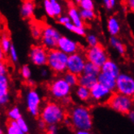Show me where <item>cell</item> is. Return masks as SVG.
Masks as SVG:
<instances>
[{
  "instance_id": "1",
  "label": "cell",
  "mask_w": 134,
  "mask_h": 134,
  "mask_svg": "<svg viewBox=\"0 0 134 134\" xmlns=\"http://www.w3.org/2000/svg\"><path fill=\"white\" fill-rule=\"evenodd\" d=\"M68 117L71 121V126L76 130L91 131L93 126V116L89 107L78 105L70 109Z\"/></svg>"
},
{
  "instance_id": "2",
  "label": "cell",
  "mask_w": 134,
  "mask_h": 134,
  "mask_svg": "<svg viewBox=\"0 0 134 134\" xmlns=\"http://www.w3.org/2000/svg\"><path fill=\"white\" fill-rule=\"evenodd\" d=\"M39 116L47 125H50L63 123L68 115L62 104L57 102H49L43 107Z\"/></svg>"
},
{
  "instance_id": "3",
  "label": "cell",
  "mask_w": 134,
  "mask_h": 134,
  "mask_svg": "<svg viewBox=\"0 0 134 134\" xmlns=\"http://www.w3.org/2000/svg\"><path fill=\"white\" fill-rule=\"evenodd\" d=\"M68 54L58 48L49 50L47 66L55 74H64L67 72Z\"/></svg>"
},
{
  "instance_id": "4",
  "label": "cell",
  "mask_w": 134,
  "mask_h": 134,
  "mask_svg": "<svg viewBox=\"0 0 134 134\" xmlns=\"http://www.w3.org/2000/svg\"><path fill=\"white\" fill-rule=\"evenodd\" d=\"M107 105L118 113L128 115L133 108L134 102L132 97L114 91L111 98L107 101Z\"/></svg>"
},
{
  "instance_id": "5",
  "label": "cell",
  "mask_w": 134,
  "mask_h": 134,
  "mask_svg": "<svg viewBox=\"0 0 134 134\" xmlns=\"http://www.w3.org/2000/svg\"><path fill=\"white\" fill-rule=\"evenodd\" d=\"M72 87L64 77H57L53 80L49 85V93L53 99L61 101L64 98L70 96Z\"/></svg>"
},
{
  "instance_id": "6",
  "label": "cell",
  "mask_w": 134,
  "mask_h": 134,
  "mask_svg": "<svg viewBox=\"0 0 134 134\" xmlns=\"http://www.w3.org/2000/svg\"><path fill=\"white\" fill-rule=\"evenodd\" d=\"M84 53L87 61H90L99 67H102L104 63L109 59L107 50L100 43L97 46L88 47Z\"/></svg>"
},
{
  "instance_id": "7",
  "label": "cell",
  "mask_w": 134,
  "mask_h": 134,
  "mask_svg": "<svg viewBox=\"0 0 134 134\" xmlns=\"http://www.w3.org/2000/svg\"><path fill=\"white\" fill-rule=\"evenodd\" d=\"M59 31L51 25H46L42 29V34L41 37V43L46 49L52 50L57 48L58 42L61 37Z\"/></svg>"
},
{
  "instance_id": "8",
  "label": "cell",
  "mask_w": 134,
  "mask_h": 134,
  "mask_svg": "<svg viewBox=\"0 0 134 134\" xmlns=\"http://www.w3.org/2000/svg\"><path fill=\"white\" fill-rule=\"evenodd\" d=\"M115 91L132 97L134 95V77L129 73L120 72L116 77Z\"/></svg>"
},
{
  "instance_id": "9",
  "label": "cell",
  "mask_w": 134,
  "mask_h": 134,
  "mask_svg": "<svg viewBox=\"0 0 134 134\" xmlns=\"http://www.w3.org/2000/svg\"><path fill=\"white\" fill-rule=\"evenodd\" d=\"M86 62H87V59H86L85 53L81 51L69 54L68 59L67 71L80 76L84 72V68Z\"/></svg>"
},
{
  "instance_id": "10",
  "label": "cell",
  "mask_w": 134,
  "mask_h": 134,
  "mask_svg": "<svg viewBox=\"0 0 134 134\" xmlns=\"http://www.w3.org/2000/svg\"><path fill=\"white\" fill-rule=\"evenodd\" d=\"M49 50L42 45H34L30 48L29 57L33 64L37 67H43L47 64Z\"/></svg>"
},
{
  "instance_id": "11",
  "label": "cell",
  "mask_w": 134,
  "mask_h": 134,
  "mask_svg": "<svg viewBox=\"0 0 134 134\" xmlns=\"http://www.w3.org/2000/svg\"><path fill=\"white\" fill-rule=\"evenodd\" d=\"M41 102L42 98L38 92L34 89L29 90L26 94V105L28 111L32 116L38 117L40 115Z\"/></svg>"
},
{
  "instance_id": "12",
  "label": "cell",
  "mask_w": 134,
  "mask_h": 134,
  "mask_svg": "<svg viewBox=\"0 0 134 134\" xmlns=\"http://www.w3.org/2000/svg\"><path fill=\"white\" fill-rule=\"evenodd\" d=\"M113 91L107 88L103 85L97 82L90 89L91 100L97 103H105L107 104V101L111 98Z\"/></svg>"
},
{
  "instance_id": "13",
  "label": "cell",
  "mask_w": 134,
  "mask_h": 134,
  "mask_svg": "<svg viewBox=\"0 0 134 134\" xmlns=\"http://www.w3.org/2000/svg\"><path fill=\"white\" fill-rule=\"evenodd\" d=\"M57 48L68 55L81 51V46L80 44L74 41L73 39L66 36H61L58 42Z\"/></svg>"
},
{
  "instance_id": "14",
  "label": "cell",
  "mask_w": 134,
  "mask_h": 134,
  "mask_svg": "<svg viewBox=\"0 0 134 134\" xmlns=\"http://www.w3.org/2000/svg\"><path fill=\"white\" fill-rule=\"evenodd\" d=\"M101 71L115 78L121 72L119 64H118L115 61L110 59H108L103 64V65L101 67Z\"/></svg>"
},
{
  "instance_id": "15",
  "label": "cell",
  "mask_w": 134,
  "mask_h": 134,
  "mask_svg": "<svg viewBox=\"0 0 134 134\" xmlns=\"http://www.w3.org/2000/svg\"><path fill=\"white\" fill-rule=\"evenodd\" d=\"M35 4L32 0H25L21 4L20 13L23 19L29 20L31 19L34 15Z\"/></svg>"
},
{
  "instance_id": "16",
  "label": "cell",
  "mask_w": 134,
  "mask_h": 134,
  "mask_svg": "<svg viewBox=\"0 0 134 134\" xmlns=\"http://www.w3.org/2000/svg\"><path fill=\"white\" fill-rule=\"evenodd\" d=\"M98 82L103 85L107 88L110 89L111 91H115V86H116V78L109 75L106 72H101L98 75Z\"/></svg>"
},
{
  "instance_id": "17",
  "label": "cell",
  "mask_w": 134,
  "mask_h": 134,
  "mask_svg": "<svg viewBox=\"0 0 134 134\" xmlns=\"http://www.w3.org/2000/svg\"><path fill=\"white\" fill-rule=\"evenodd\" d=\"M107 29L111 36H118L120 32V22L116 16L111 15L107 21Z\"/></svg>"
},
{
  "instance_id": "18",
  "label": "cell",
  "mask_w": 134,
  "mask_h": 134,
  "mask_svg": "<svg viewBox=\"0 0 134 134\" xmlns=\"http://www.w3.org/2000/svg\"><path fill=\"white\" fill-rule=\"evenodd\" d=\"M68 15L71 20V22L73 23L74 25L77 26H82V27L85 26V22L81 16L80 10L76 7L71 5L68 11Z\"/></svg>"
},
{
  "instance_id": "19",
  "label": "cell",
  "mask_w": 134,
  "mask_h": 134,
  "mask_svg": "<svg viewBox=\"0 0 134 134\" xmlns=\"http://www.w3.org/2000/svg\"><path fill=\"white\" fill-rule=\"evenodd\" d=\"M98 82V76L83 72L79 76V85L91 89Z\"/></svg>"
},
{
  "instance_id": "20",
  "label": "cell",
  "mask_w": 134,
  "mask_h": 134,
  "mask_svg": "<svg viewBox=\"0 0 134 134\" xmlns=\"http://www.w3.org/2000/svg\"><path fill=\"white\" fill-rule=\"evenodd\" d=\"M110 46L120 54V55H124L127 51V48L124 43L121 41V39L119 38L117 36H111L109 40Z\"/></svg>"
},
{
  "instance_id": "21",
  "label": "cell",
  "mask_w": 134,
  "mask_h": 134,
  "mask_svg": "<svg viewBox=\"0 0 134 134\" xmlns=\"http://www.w3.org/2000/svg\"><path fill=\"white\" fill-rule=\"evenodd\" d=\"M75 95L79 100L83 102H87L91 100L90 89L85 87V86H82V85H78L76 87Z\"/></svg>"
},
{
  "instance_id": "22",
  "label": "cell",
  "mask_w": 134,
  "mask_h": 134,
  "mask_svg": "<svg viewBox=\"0 0 134 134\" xmlns=\"http://www.w3.org/2000/svg\"><path fill=\"white\" fill-rule=\"evenodd\" d=\"M64 27H65L66 29L70 31V32H72L73 34H76L78 36L84 37V36H85L86 34H86V29H85V26L84 27H82V26H77V25H74V24L72 23L71 21L68 22V24H66V25H64Z\"/></svg>"
},
{
  "instance_id": "23",
  "label": "cell",
  "mask_w": 134,
  "mask_h": 134,
  "mask_svg": "<svg viewBox=\"0 0 134 134\" xmlns=\"http://www.w3.org/2000/svg\"><path fill=\"white\" fill-rule=\"evenodd\" d=\"M12 44V43L11 42V39L9 37L8 34L7 33L1 34V36H0V47H1L2 50L6 54L9 52Z\"/></svg>"
},
{
  "instance_id": "24",
  "label": "cell",
  "mask_w": 134,
  "mask_h": 134,
  "mask_svg": "<svg viewBox=\"0 0 134 134\" xmlns=\"http://www.w3.org/2000/svg\"><path fill=\"white\" fill-rule=\"evenodd\" d=\"M63 77L65 79V81L72 86V88L76 87L79 85V76L75 73L70 72L67 71L66 72L63 74Z\"/></svg>"
},
{
  "instance_id": "25",
  "label": "cell",
  "mask_w": 134,
  "mask_h": 134,
  "mask_svg": "<svg viewBox=\"0 0 134 134\" xmlns=\"http://www.w3.org/2000/svg\"><path fill=\"white\" fill-rule=\"evenodd\" d=\"M81 16L84 22H90L96 19V13L94 10H87V9H81L80 10Z\"/></svg>"
},
{
  "instance_id": "26",
  "label": "cell",
  "mask_w": 134,
  "mask_h": 134,
  "mask_svg": "<svg viewBox=\"0 0 134 134\" xmlns=\"http://www.w3.org/2000/svg\"><path fill=\"white\" fill-rule=\"evenodd\" d=\"M100 72H101V67L93 64V63L90 61L86 62L85 68H84V72L98 76Z\"/></svg>"
},
{
  "instance_id": "27",
  "label": "cell",
  "mask_w": 134,
  "mask_h": 134,
  "mask_svg": "<svg viewBox=\"0 0 134 134\" xmlns=\"http://www.w3.org/2000/svg\"><path fill=\"white\" fill-rule=\"evenodd\" d=\"M7 133L8 134H24L20 129L16 120H11L7 127Z\"/></svg>"
},
{
  "instance_id": "28",
  "label": "cell",
  "mask_w": 134,
  "mask_h": 134,
  "mask_svg": "<svg viewBox=\"0 0 134 134\" xmlns=\"http://www.w3.org/2000/svg\"><path fill=\"white\" fill-rule=\"evenodd\" d=\"M42 29H43V27L42 28L40 25H35V24L31 25V27H30L31 35H32V37L35 39V40H39V39H41L42 34Z\"/></svg>"
},
{
  "instance_id": "29",
  "label": "cell",
  "mask_w": 134,
  "mask_h": 134,
  "mask_svg": "<svg viewBox=\"0 0 134 134\" xmlns=\"http://www.w3.org/2000/svg\"><path fill=\"white\" fill-rule=\"evenodd\" d=\"M85 42L87 44L88 47L90 46H94L99 44V40L97 35L93 34H88L85 35Z\"/></svg>"
},
{
  "instance_id": "30",
  "label": "cell",
  "mask_w": 134,
  "mask_h": 134,
  "mask_svg": "<svg viewBox=\"0 0 134 134\" xmlns=\"http://www.w3.org/2000/svg\"><path fill=\"white\" fill-rule=\"evenodd\" d=\"M43 7L44 10L46 13V15L48 16L51 18H54V9H53V6L51 3L50 0H43Z\"/></svg>"
},
{
  "instance_id": "31",
  "label": "cell",
  "mask_w": 134,
  "mask_h": 134,
  "mask_svg": "<svg viewBox=\"0 0 134 134\" xmlns=\"http://www.w3.org/2000/svg\"><path fill=\"white\" fill-rule=\"evenodd\" d=\"M78 5L81 9L94 10L93 0H81V1L78 3Z\"/></svg>"
},
{
  "instance_id": "32",
  "label": "cell",
  "mask_w": 134,
  "mask_h": 134,
  "mask_svg": "<svg viewBox=\"0 0 134 134\" xmlns=\"http://www.w3.org/2000/svg\"><path fill=\"white\" fill-rule=\"evenodd\" d=\"M7 115H8L9 119L12 120H17L20 117H22L20 109L17 107H14L13 108H12L7 113Z\"/></svg>"
},
{
  "instance_id": "33",
  "label": "cell",
  "mask_w": 134,
  "mask_h": 134,
  "mask_svg": "<svg viewBox=\"0 0 134 134\" xmlns=\"http://www.w3.org/2000/svg\"><path fill=\"white\" fill-rule=\"evenodd\" d=\"M52 6H53V9H54V16L58 17L63 13V7L61 4L59 3V0H50Z\"/></svg>"
},
{
  "instance_id": "34",
  "label": "cell",
  "mask_w": 134,
  "mask_h": 134,
  "mask_svg": "<svg viewBox=\"0 0 134 134\" xmlns=\"http://www.w3.org/2000/svg\"><path fill=\"white\" fill-rule=\"evenodd\" d=\"M20 74L25 81H28L29 79H30L31 76H32V72H31L29 66L27 64L23 65L20 68Z\"/></svg>"
},
{
  "instance_id": "35",
  "label": "cell",
  "mask_w": 134,
  "mask_h": 134,
  "mask_svg": "<svg viewBox=\"0 0 134 134\" xmlns=\"http://www.w3.org/2000/svg\"><path fill=\"white\" fill-rule=\"evenodd\" d=\"M16 121L18 123V125H19L20 129L23 132V133H28L29 131V126H28L26 121L25 120V119L22 118V117H20V119H18Z\"/></svg>"
},
{
  "instance_id": "36",
  "label": "cell",
  "mask_w": 134,
  "mask_h": 134,
  "mask_svg": "<svg viewBox=\"0 0 134 134\" xmlns=\"http://www.w3.org/2000/svg\"><path fill=\"white\" fill-rule=\"evenodd\" d=\"M103 3V6L107 11H111L113 10L115 6H116V0H102Z\"/></svg>"
},
{
  "instance_id": "37",
  "label": "cell",
  "mask_w": 134,
  "mask_h": 134,
  "mask_svg": "<svg viewBox=\"0 0 134 134\" xmlns=\"http://www.w3.org/2000/svg\"><path fill=\"white\" fill-rule=\"evenodd\" d=\"M8 54H9L10 58L12 62L15 63L18 61V54H17V52H16V50H15V47L14 44H12Z\"/></svg>"
},
{
  "instance_id": "38",
  "label": "cell",
  "mask_w": 134,
  "mask_h": 134,
  "mask_svg": "<svg viewBox=\"0 0 134 134\" xmlns=\"http://www.w3.org/2000/svg\"><path fill=\"white\" fill-rule=\"evenodd\" d=\"M71 21V20H70V18H69V16L67 15H60L59 16H58L57 17V22L59 24V25H65L66 24H68V22H70Z\"/></svg>"
},
{
  "instance_id": "39",
  "label": "cell",
  "mask_w": 134,
  "mask_h": 134,
  "mask_svg": "<svg viewBox=\"0 0 134 134\" xmlns=\"http://www.w3.org/2000/svg\"><path fill=\"white\" fill-rule=\"evenodd\" d=\"M59 128H58V124H50L47 125L46 127V132L49 134H56L58 132Z\"/></svg>"
},
{
  "instance_id": "40",
  "label": "cell",
  "mask_w": 134,
  "mask_h": 134,
  "mask_svg": "<svg viewBox=\"0 0 134 134\" xmlns=\"http://www.w3.org/2000/svg\"><path fill=\"white\" fill-rule=\"evenodd\" d=\"M8 90H9V85L3 84V83L0 82V95H3V94L9 93Z\"/></svg>"
},
{
  "instance_id": "41",
  "label": "cell",
  "mask_w": 134,
  "mask_h": 134,
  "mask_svg": "<svg viewBox=\"0 0 134 134\" xmlns=\"http://www.w3.org/2000/svg\"><path fill=\"white\" fill-rule=\"evenodd\" d=\"M9 99H10L9 93L0 95V106H3V105L7 104V102H9Z\"/></svg>"
},
{
  "instance_id": "42",
  "label": "cell",
  "mask_w": 134,
  "mask_h": 134,
  "mask_svg": "<svg viewBox=\"0 0 134 134\" xmlns=\"http://www.w3.org/2000/svg\"><path fill=\"white\" fill-rule=\"evenodd\" d=\"M7 68L4 63V60L0 61V75H7Z\"/></svg>"
},
{
  "instance_id": "43",
  "label": "cell",
  "mask_w": 134,
  "mask_h": 134,
  "mask_svg": "<svg viewBox=\"0 0 134 134\" xmlns=\"http://www.w3.org/2000/svg\"><path fill=\"white\" fill-rule=\"evenodd\" d=\"M126 7L131 12H134V0H125L124 1Z\"/></svg>"
},
{
  "instance_id": "44",
  "label": "cell",
  "mask_w": 134,
  "mask_h": 134,
  "mask_svg": "<svg viewBox=\"0 0 134 134\" xmlns=\"http://www.w3.org/2000/svg\"><path fill=\"white\" fill-rule=\"evenodd\" d=\"M37 127L39 129V130H41V131H46V127H47V124H46V122L42 120L41 118L38 120V122H37Z\"/></svg>"
},
{
  "instance_id": "45",
  "label": "cell",
  "mask_w": 134,
  "mask_h": 134,
  "mask_svg": "<svg viewBox=\"0 0 134 134\" xmlns=\"http://www.w3.org/2000/svg\"><path fill=\"white\" fill-rule=\"evenodd\" d=\"M60 102H61V104L64 107H68L72 103V98H71L70 96H68L67 98H64V99H62Z\"/></svg>"
},
{
  "instance_id": "46",
  "label": "cell",
  "mask_w": 134,
  "mask_h": 134,
  "mask_svg": "<svg viewBox=\"0 0 134 134\" xmlns=\"http://www.w3.org/2000/svg\"><path fill=\"white\" fill-rule=\"evenodd\" d=\"M127 115L129 116V120H130L132 124H134V109H133V108L131 110V111H129V113Z\"/></svg>"
},
{
  "instance_id": "47",
  "label": "cell",
  "mask_w": 134,
  "mask_h": 134,
  "mask_svg": "<svg viewBox=\"0 0 134 134\" xmlns=\"http://www.w3.org/2000/svg\"><path fill=\"white\" fill-rule=\"evenodd\" d=\"M48 74H49V72H48V70H47V69L42 68V69L41 70V76H42V77L46 78L47 76H48Z\"/></svg>"
},
{
  "instance_id": "48",
  "label": "cell",
  "mask_w": 134,
  "mask_h": 134,
  "mask_svg": "<svg viewBox=\"0 0 134 134\" xmlns=\"http://www.w3.org/2000/svg\"><path fill=\"white\" fill-rule=\"evenodd\" d=\"M76 134H90V131H87V130H76Z\"/></svg>"
},
{
  "instance_id": "49",
  "label": "cell",
  "mask_w": 134,
  "mask_h": 134,
  "mask_svg": "<svg viewBox=\"0 0 134 134\" xmlns=\"http://www.w3.org/2000/svg\"><path fill=\"white\" fill-rule=\"evenodd\" d=\"M5 55H6V54L3 52V51L2 50L1 47H0V61L4 60V59H5Z\"/></svg>"
},
{
  "instance_id": "50",
  "label": "cell",
  "mask_w": 134,
  "mask_h": 134,
  "mask_svg": "<svg viewBox=\"0 0 134 134\" xmlns=\"http://www.w3.org/2000/svg\"><path fill=\"white\" fill-rule=\"evenodd\" d=\"M27 82H28V84H29V86H34V85H35V82H34L31 78L29 79V80L27 81Z\"/></svg>"
},
{
  "instance_id": "51",
  "label": "cell",
  "mask_w": 134,
  "mask_h": 134,
  "mask_svg": "<svg viewBox=\"0 0 134 134\" xmlns=\"http://www.w3.org/2000/svg\"><path fill=\"white\" fill-rule=\"evenodd\" d=\"M3 131L1 128H0V134H3Z\"/></svg>"
},
{
  "instance_id": "52",
  "label": "cell",
  "mask_w": 134,
  "mask_h": 134,
  "mask_svg": "<svg viewBox=\"0 0 134 134\" xmlns=\"http://www.w3.org/2000/svg\"><path fill=\"white\" fill-rule=\"evenodd\" d=\"M80 1H81V0H76V2L77 3H78L79 2H80Z\"/></svg>"
},
{
  "instance_id": "53",
  "label": "cell",
  "mask_w": 134,
  "mask_h": 134,
  "mask_svg": "<svg viewBox=\"0 0 134 134\" xmlns=\"http://www.w3.org/2000/svg\"><path fill=\"white\" fill-rule=\"evenodd\" d=\"M132 100H133V102H134V95H133V96H132Z\"/></svg>"
},
{
  "instance_id": "54",
  "label": "cell",
  "mask_w": 134,
  "mask_h": 134,
  "mask_svg": "<svg viewBox=\"0 0 134 134\" xmlns=\"http://www.w3.org/2000/svg\"><path fill=\"white\" fill-rule=\"evenodd\" d=\"M123 1H124H124H125V0H123Z\"/></svg>"
},
{
  "instance_id": "55",
  "label": "cell",
  "mask_w": 134,
  "mask_h": 134,
  "mask_svg": "<svg viewBox=\"0 0 134 134\" xmlns=\"http://www.w3.org/2000/svg\"><path fill=\"white\" fill-rule=\"evenodd\" d=\"M0 36H1V34H0Z\"/></svg>"
}]
</instances>
